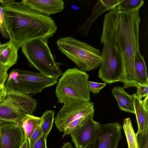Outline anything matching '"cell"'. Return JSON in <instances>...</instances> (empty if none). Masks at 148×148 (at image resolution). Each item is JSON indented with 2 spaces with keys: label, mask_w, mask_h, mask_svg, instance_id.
<instances>
[{
  "label": "cell",
  "mask_w": 148,
  "mask_h": 148,
  "mask_svg": "<svg viewBox=\"0 0 148 148\" xmlns=\"http://www.w3.org/2000/svg\"><path fill=\"white\" fill-rule=\"evenodd\" d=\"M139 10L126 11L116 6L105 14L100 41L108 40L119 49L123 67L120 82L123 89L137 88L139 85L134 65L136 53L140 51Z\"/></svg>",
  "instance_id": "1"
},
{
  "label": "cell",
  "mask_w": 148,
  "mask_h": 148,
  "mask_svg": "<svg viewBox=\"0 0 148 148\" xmlns=\"http://www.w3.org/2000/svg\"><path fill=\"white\" fill-rule=\"evenodd\" d=\"M10 39L20 48L25 44L38 38L49 39L57 30L50 17L39 14L21 2L15 1L1 4Z\"/></svg>",
  "instance_id": "2"
},
{
  "label": "cell",
  "mask_w": 148,
  "mask_h": 148,
  "mask_svg": "<svg viewBox=\"0 0 148 148\" xmlns=\"http://www.w3.org/2000/svg\"><path fill=\"white\" fill-rule=\"evenodd\" d=\"M56 43L58 49L82 71H92L101 64L100 51L87 43L68 36L59 39Z\"/></svg>",
  "instance_id": "3"
},
{
  "label": "cell",
  "mask_w": 148,
  "mask_h": 148,
  "mask_svg": "<svg viewBox=\"0 0 148 148\" xmlns=\"http://www.w3.org/2000/svg\"><path fill=\"white\" fill-rule=\"evenodd\" d=\"M89 77L86 72L77 67L67 69L63 73L56 86L58 103L64 104L73 101H90Z\"/></svg>",
  "instance_id": "4"
},
{
  "label": "cell",
  "mask_w": 148,
  "mask_h": 148,
  "mask_svg": "<svg viewBox=\"0 0 148 148\" xmlns=\"http://www.w3.org/2000/svg\"><path fill=\"white\" fill-rule=\"evenodd\" d=\"M47 38H38L21 47V51L26 58L29 66L40 73L58 78L63 73L59 66L63 64L55 62L48 44Z\"/></svg>",
  "instance_id": "5"
},
{
  "label": "cell",
  "mask_w": 148,
  "mask_h": 148,
  "mask_svg": "<svg viewBox=\"0 0 148 148\" xmlns=\"http://www.w3.org/2000/svg\"><path fill=\"white\" fill-rule=\"evenodd\" d=\"M58 78L19 69L11 70L4 86L7 90L29 95L57 84Z\"/></svg>",
  "instance_id": "6"
},
{
  "label": "cell",
  "mask_w": 148,
  "mask_h": 148,
  "mask_svg": "<svg viewBox=\"0 0 148 148\" xmlns=\"http://www.w3.org/2000/svg\"><path fill=\"white\" fill-rule=\"evenodd\" d=\"M102 44V61L98 73V77L106 83L120 82L123 74V67L119 50L108 40L104 41Z\"/></svg>",
  "instance_id": "7"
},
{
  "label": "cell",
  "mask_w": 148,
  "mask_h": 148,
  "mask_svg": "<svg viewBox=\"0 0 148 148\" xmlns=\"http://www.w3.org/2000/svg\"><path fill=\"white\" fill-rule=\"evenodd\" d=\"M94 112L92 102L84 101H71L63 104L55 117V123L60 132H64L71 122Z\"/></svg>",
  "instance_id": "8"
},
{
  "label": "cell",
  "mask_w": 148,
  "mask_h": 148,
  "mask_svg": "<svg viewBox=\"0 0 148 148\" xmlns=\"http://www.w3.org/2000/svg\"><path fill=\"white\" fill-rule=\"evenodd\" d=\"M121 126L117 122L101 124L98 122L95 134L87 148H118L122 138Z\"/></svg>",
  "instance_id": "9"
},
{
  "label": "cell",
  "mask_w": 148,
  "mask_h": 148,
  "mask_svg": "<svg viewBox=\"0 0 148 148\" xmlns=\"http://www.w3.org/2000/svg\"><path fill=\"white\" fill-rule=\"evenodd\" d=\"M2 148H19L26 139L24 130L19 124L6 122L0 125Z\"/></svg>",
  "instance_id": "10"
},
{
  "label": "cell",
  "mask_w": 148,
  "mask_h": 148,
  "mask_svg": "<svg viewBox=\"0 0 148 148\" xmlns=\"http://www.w3.org/2000/svg\"><path fill=\"white\" fill-rule=\"evenodd\" d=\"M98 123L91 118L70 134L76 148H87L94 137Z\"/></svg>",
  "instance_id": "11"
},
{
  "label": "cell",
  "mask_w": 148,
  "mask_h": 148,
  "mask_svg": "<svg viewBox=\"0 0 148 148\" xmlns=\"http://www.w3.org/2000/svg\"><path fill=\"white\" fill-rule=\"evenodd\" d=\"M21 2L32 10L49 16L62 11L64 2L61 0H23Z\"/></svg>",
  "instance_id": "12"
},
{
  "label": "cell",
  "mask_w": 148,
  "mask_h": 148,
  "mask_svg": "<svg viewBox=\"0 0 148 148\" xmlns=\"http://www.w3.org/2000/svg\"><path fill=\"white\" fill-rule=\"evenodd\" d=\"M121 0H100L97 2L92 10V13L87 20L79 25L77 32H80L81 34L85 37L88 34L89 31L93 23L99 16L108 10H110L117 6Z\"/></svg>",
  "instance_id": "13"
},
{
  "label": "cell",
  "mask_w": 148,
  "mask_h": 148,
  "mask_svg": "<svg viewBox=\"0 0 148 148\" xmlns=\"http://www.w3.org/2000/svg\"><path fill=\"white\" fill-rule=\"evenodd\" d=\"M5 97L21 111L33 115L37 106L36 100L29 95L7 90Z\"/></svg>",
  "instance_id": "14"
},
{
  "label": "cell",
  "mask_w": 148,
  "mask_h": 148,
  "mask_svg": "<svg viewBox=\"0 0 148 148\" xmlns=\"http://www.w3.org/2000/svg\"><path fill=\"white\" fill-rule=\"evenodd\" d=\"M26 114L20 110L5 96L0 101V118L8 122L21 125Z\"/></svg>",
  "instance_id": "15"
},
{
  "label": "cell",
  "mask_w": 148,
  "mask_h": 148,
  "mask_svg": "<svg viewBox=\"0 0 148 148\" xmlns=\"http://www.w3.org/2000/svg\"><path fill=\"white\" fill-rule=\"evenodd\" d=\"M135 114L138 125V132L148 130V96L143 100L139 99L136 94H133Z\"/></svg>",
  "instance_id": "16"
},
{
  "label": "cell",
  "mask_w": 148,
  "mask_h": 148,
  "mask_svg": "<svg viewBox=\"0 0 148 148\" xmlns=\"http://www.w3.org/2000/svg\"><path fill=\"white\" fill-rule=\"evenodd\" d=\"M19 48L11 40L1 44L0 46V64L9 66L10 68L16 64Z\"/></svg>",
  "instance_id": "17"
},
{
  "label": "cell",
  "mask_w": 148,
  "mask_h": 148,
  "mask_svg": "<svg viewBox=\"0 0 148 148\" xmlns=\"http://www.w3.org/2000/svg\"><path fill=\"white\" fill-rule=\"evenodd\" d=\"M111 91L121 111L135 114L133 95H130L123 87L118 86L113 88Z\"/></svg>",
  "instance_id": "18"
},
{
  "label": "cell",
  "mask_w": 148,
  "mask_h": 148,
  "mask_svg": "<svg viewBox=\"0 0 148 148\" xmlns=\"http://www.w3.org/2000/svg\"><path fill=\"white\" fill-rule=\"evenodd\" d=\"M134 65L136 77L139 85H148L147 67L140 51H137L135 55Z\"/></svg>",
  "instance_id": "19"
},
{
  "label": "cell",
  "mask_w": 148,
  "mask_h": 148,
  "mask_svg": "<svg viewBox=\"0 0 148 148\" xmlns=\"http://www.w3.org/2000/svg\"><path fill=\"white\" fill-rule=\"evenodd\" d=\"M43 119L33 115L26 114L21 125L25 132L26 139L28 140L36 129L42 124Z\"/></svg>",
  "instance_id": "20"
},
{
  "label": "cell",
  "mask_w": 148,
  "mask_h": 148,
  "mask_svg": "<svg viewBox=\"0 0 148 148\" xmlns=\"http://www.w3.org/2000/svg\"><path fill=\"white\" fill-rule=\"evenodd\" d=\"M123 128L126 138L128 148H138L136 134L134 130L130 117L124 119Z\"/></svg>",
  "instance_id": "21"
},
{
  "label": "cell",
  "mask_w": 148,
  "mask_h": 148,
  "mask_svg": "<svg viewBox=\"0 0 148 148\" xmlns=\"http://www.w3.org/2000/svg\"><path fill=\"white\" fill-rule=\"evenodd\" d=\"M55 111L52 110H47L42 114L43 121L41 125L43 134L47 137L51 130L54 121Z\"/></svg>",
  "instance_id": "22"
},
{
  "label": "cell",
  "mask_w": 148,
  "mask_h": 148,
  "mask_svg": "<svg viewBox=\"0 0 148 148\" xmlns=\"http://www.w3.org/2000/svg\"><path fill=\"white\" fill-rule=\"evenodd\" d=\"M94 112H92L88 115L82 117L69 123L63 132V138L65 136L70 134L75 129L84 124L89 119L93 118Z\"/></svg>",
  "instance_id": "23"
},
{
  "label": "cell",
  "mask_w": 148,
  "mask_h": 148,
  "mask_svg": "<svg viewBox=\"0 0 148 148\" xmlns=\"http://www.w3.org/2000/svg\"><path fill=\"white\" fill-rule=\"evenodd\" d=\"M144 3L143 0H122L117 6L122 10L129 11L140 10Z\"/></svg>",
  "instance_id": "24"
},
{
  "label": "cell",
  "mask_w": 148,
  "mask_h": 148,
  "mask_svg": "<svg viewBox=\"0 0 148 148\" xmlns=\"http://www.w3.org/2000/svg\"><path fill=\"white\" fill-rule=\"evenodd\" d=\"M138 148H148V130L136 134Z\"/></svg>",
  "instance_id": "25"
},
{
  "label": "cell",
  "mask_w": 148,
  "mask_h": 148,
  "mask_svg": "<svg viewBox=\"0 0 148 148\" xmlns=\"http://www.w3.org/2000/svg\"><path fill=\"white\" fill-rule=\"evenodd\" d=\"M106 85V83H100L92 82L88 81V86L89 90L92 92L94 95L97 94Z\"/></svg>",
  "instance_id": "26"
},
{
  "label": "cell",
  "mask_w": 148,
  "mask_h": 148,
  "mask_svg": "<svg viewBox=\"0 0 148 148\" xmlns=\"http://www.w3.org/2000/svg\"><path fill=\"white\" fill-rule=\"evenodd\" d=\"M0 32L3 37L8 39L9 35L6 29L4 20V12L3 8L0 6Z\"/></svg>",
  "instance_id": "27"
},
{
  "label": "cell",
  "mask_w": 148,
  "mask_h": 148,
  "mask_svg": "<svg viewBox=\"0 0 148 148\" xmlns=\"http://www.w3.org/2000/svg\"><path fill=\"white\" fill-rule=\"evenodd\" d=\"M41 125L39 126L36 129L28 140L30 148L33 146L43 135Z\"/></svg>",
  "instance_id": "28"
},
{
  "label": "cell",
  "mask_w": 148,
  "mask_h": 148,
  "mask_svg": "<svg viewBox=\"0 0 148 148\" xmlns=\"http://www.w3.org/2000/svg\"><path fill=\"white\" fill-rule=\"evenodd\" d=\"M10 67L0 64V85H4L8 76V71Z\"/></svg>",
  "instance_id": "29"
},
{
  "label": "cell",
  "mask_w": 148,
  "mask_h": 148,
  "mask_svg": "<svg viewBox=\"0 0 148 148\" xmlns=\"http://www.w3.org/2000/svg\"><path fill=\"white\" fill-rule=\"evenodd\" d=\"M136 95L140 100L143 97L148 96V85H139L137 88Z\"/></svg>",
  "instance_id": "30"
},
{
  "label": "cell",
  "mask_w": 148,
  "mask_h": 148,
  "mask_svg": "<svg viewBox=\"0 0 148 148\" xmlns=\"http://www.w3.org/2000/svg\"><path fill=\"white\" fill-rule=\"evenodd\" d=\"M47 137L43 135L30 148H47L46 140Z\"/></svg>",
  "instance_id": "31"
},
{
  "label": "cell",
  "mask_w": 148,
  "mask_h": 148,
  "mask_svg": "<svg viewBox=\"0 0 148 148\" xmlns=\"http://www.w3.org/2000/svg\"><path fill=\"white\" fill-rule=\"evenodd\" d=\"M7 90L4 85H0V101L5 97Z\"/></svg>",
  "instance_id": "32"
},
{
  "label": "cell",
  "mask_w": 148,
  "mask_h": 148,
  "mask_svg": "<svg viewBox=\"0 0 148 148\" xmlns=\"http://www.w3.org/2000/svg\"><path fill=\"white\" fill-rule=\"evenodd\" d=\"M19 148H30L29 140L26 139Z\"/></svg>",
  "instance_id": "33"
},
{
  "label": "cell",
  "mask_w": 148,
  "mask_h": 148,
  "mask_svg": "<svg viewBox=\"0 0 148 148\" xmlns=\"http://www.w3.org/2000/svg\"><path fill=\"white\" fill-rule=\"evenodd\" d=\"M61 148H73V147L71 143L67 142L65 143Z\"/></svg>",
  "instance_id": "34"
},
{
  "label": "cell",
  "mask_w": 148,
  "mask_h": 148,
  "mask_svg": "<svg viewBox=\"0 0 148 148\" xmlns=\"http://www.w3.org/2000/svg\"><path fill=\"white\" fill-rule=\"evenodd\" d=\"M14 1V0H0V3L1 4H5L12 2Z\"/></svg>",
  "instance_id": "35"
},
{
  "label": "cell",
  "mask_w": 148,
  "mask_h": 148,
  "mask_svg": "<svg viewBox=\"0 0 148 148\" xmlns=\"http://www.w3.org/2000/svg\"><path fill=\"white\" fill-rule=\"evenodd\" d=\"M6 122H8L5 120L2 119L1 118H0V125L2 124L6 123Z\"/></svg>",
  "instance_id": "36"
},
{
  "label": "cell",
  "mask_w": 148,
  "mask_h": 148,
  "mask_svg": "<svg viewBox=\"0 0 148 148\" xmlns=\"http://www.w3.org/2000/svg\"><path fill=\"white\" fill-rule=\"evenodd\" d=\"M0 148H2L0 137Z\"/></svg>",
  "instance_id": "37"
},
{
  "label": "cell",
  "mask_w": 148,
  "mask_h": 148,
  "mask_svg": "<svg viewBox=\"0 0 148 148\" xmlns=\"http://www.w3.org/2000/svg\"><path fill=\"white\" fill-rule=\"evenodd\" d=\"M1 45V43L0 42V45Z\"/></svg>",
  "instance_id": "38"
},
{
  "label": "cell",
  "mask_w": 148,
  "mask_h": 148,
  "mask_svg": "<svg viewBox=\"0 0 148 148\" xmlns=\"http://www.w3.org/2000/svg\"></svg>",
  "instance_id": "39"
}]
</instances>
